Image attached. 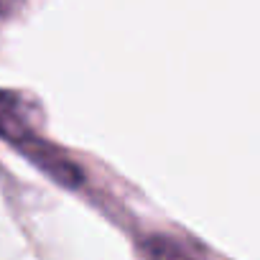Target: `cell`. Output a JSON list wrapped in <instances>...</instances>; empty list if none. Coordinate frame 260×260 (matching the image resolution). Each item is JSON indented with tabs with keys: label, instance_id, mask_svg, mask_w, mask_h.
Wrapping results in <instances>:
<instances>
[{
	"label": "cell",
	"instance_id": "1",
	"mask_svg": "<svg viewBox=\"0 0 260 260\" xmlns=\"http://www.w3.org/2000/svg\"><path fill=\"white\" fill-rule=\"evenodd\" d=\"M0 136L11 141L16 148H21L28 158H34L46 174H51L64 186L79 184V179H82L79 169L72 166V161H67L59 151H54L44 138H39L34 133V127L28 125V120L21 112L18 97L11 92H3V89H0Z\"/></svg>",
	"mask_w": 260,
	"mask_h": 260
},
{
	"label": "cell",
	"instance_id": "2",
	"mask_svg": "<svg viewBox=\"0 0 260 260\" xmlns=\"http://www.w3.org/2000/svg\"><path fill=\"white\" fill-rule=\"evenodd\" d=\"M143 255H146V260H194V255L179 240H171L164 235L148 237L143 242Z\"/></svg>",
	"mask_w": 260,
	"mask_h": 260
},
{
	"label": "cell",
	"instance_id": "3",
	"mask_svg": "<svg viewBox=\"0 0 260 260\" xmlns=\"http://www.w3.org/2000/svg\"><path fill=\"white\" fill-rule=\"evenodd\" d=\"M0 11H3V8H0Z\"/></svg>",
	"mask_w": 260,
	"mask_h": 260
}]
</instances>
